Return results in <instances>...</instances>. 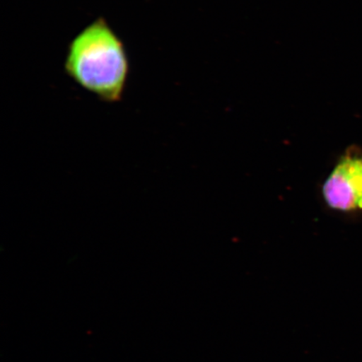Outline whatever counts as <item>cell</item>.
I'll return each mask as SVG.
<instances>
[{"mask_svg": "<svg viewBox=\"0 0 362 362\" xmlns=\"http://www.w3.org/2000/svg\"><path fill=\"white\" fill-rule=\"evenodd\" d=\"M66 74L102 101L120 102L129 74L124 44L103 17H99L68 45Z\"/></svg>", "mask_w": 362, "mask_h": 362, "instance_id": "obj_1", "label": "cell"}, {"mask_svg": "<svg viewBox=\"0 0 362 362\" xmlns=\"http://www.w3.org/2000/svg\"><path fill=\"white\" fill-rule=\"evenodd\" d=\"M324 201L344 214L362 211V149H347L325 180Z\"/></svg>", "mask_w": 362, "mask_h": 362, "instance_id": "obj_2", "label": "cell"}]
</instances>
